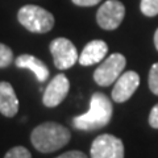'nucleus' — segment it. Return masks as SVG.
<instances>
[{
    "mask_svg": "<svg viewBox=\"0 0 158 158\" xmlns=\"http://www.w3.org/2000/svg\"><path fill=\"white\" fill-rule=\"evenodd\" d=\"M112 103L104 94L95 92L91 96L90 110L74 117L73 124L79 131H95L106 127L112 117Z\"/></svg>",
    "mask_w": 158,
    "mask_h": 158,
    "instance_id": "obj_1",
    "label": "nucleus"
},
{
    "mask_svg": "<svg viewBox=\"0 0 158 158\" xmlns=\"http://www.w3.org/2000/svg\"><path fill=\"white\" fill-rule=\"evenodd\" d=\"M71 138V133L66 127L58 123L48 121L36 127L31 135L33 146L41 153H52L63 148Z\"/></svg>",
    "mask_w": 158,
    "mask_h": 158,
    "instance_id": "obj_2",
    "label": "nucleus"
},
{
    "mask_svg": "<svg viewBox=\"0 0 158 158\" xmlns=\"http://www.w3.org/2000/svg\"><path fill=\"white\" fill-rule=\"evenodd\" d=\"M20 24L33 33H46L54 27V16L38 6H24L17 13Z\"/></svg>",
    "mask_w": 158,
    "mask_h": 158,
    "instance_id": "obj_3",
    "label": "nucleus"
},
{
    "mask_svg": "<svg viewBox=\"0 0 158 158\" xmlns=\"http://www.w3.org/2000/svg\"><path fill=\"white\" fill-rule=\"evenodd\" d=\"M127 59L120 53L111 54L110 57L103 63L98 66V69L94 71V81H95L99 86L107 87L113 85L117 78L121 75L125 69Z\"/></svg>",
    "mask_w": 158,
    "mask_h": 158,
    "instance_id": "obj_4",
    "label": "nucleus"
},
{
    "mask_svg": "<svg viewBox=\"0 0 158 158\" xmlns=\"http://www.w3.org/2000/svg\"><path fill=\"white\" fill-rule=\"evenodd\" d=\"M50 53L54 59V65L59 70H67L73 67L79 59L77 48L67 38L59 37L50 44Z\"/></svg>",
    "mask_w": 158,
    "mask_h": 158,
    "instance_id": "obj_5",
    "label": "nucleus"
},
{
    "mask_svg": "<svg viewBox=\"0 0 158 158\" xmlns=\"http://www.w3.org/2000/svg\"><path fill=\"white\" fill-rule=\"evenodd\" d=\"M125 16V7L118 0H108L98 9L96 21L106 31H115Z\"/></svg>",
    "mask_w": 158,
    "mask_h": 158,
    "instance_id": "obj_6",
    "label": "nucleus"
},
{
    "mask_svg": "<svg viewBox=\"0 0 158 158\" xmlns=\"http://www.w3.org/2000/svg\"><path fill=\"white\" fill-rule=\"evenodd\" d=\"M91 158H124V145L120 138L102 135L91 145Z\"/></svg>",
    "mask_w": 158,
    "mask_h": 158,
    "instance_id": "obj_7",
    "label": "nucleus"
},
{
    "mask_svg": "<svg viewBox=\"0 0 158 158\" xmlns=\"http://www.w3.org/2000/svg\"><path fill=\"white\" fill-rule=\"evenodd\" d=\"M69 90H70V82H69L65 74L56 75L52 79V82L48 85L45 91H44V96H42L44 106L49 108H54L59 106L67 96Z\"/></svg>",
    "mask_w": 158,
    "mask_h": 158,
    "instance_id": "obj_8",
    "label": "nucleus"
},
{
    "mask_svg": "<svg viewBox=\"0 0 158 158\" xmlns=\"http://www.w3.org/2000/svg\"><path fill=\"white\" fill-rule=\"evenodd\" d=\"M140 85V77L135 71H127L121 74L115 82L112 90V99L116 103H124L136 92Z\"/></svg>",
    "mask_w": 158,
    "mask_h": 158,
    "instance_id": "obj_9",
    "label": "nucleus"
},
{
    "mask_svg": "<svg viewBox=\"0 0 158 158\" xmlns=\"http://www.w3.org/2000/svg\"><path fill=\"white\" fill-rule=\"evenodd\" d=\"M108 52V46L102 40H94L90 41L79 54L78 62L82 66H91L94 63H99L103 61Z\"/></svg>",
    "mask_w": 158,
    "mask_h": 158,
    "instance_id": "obj_10",
    "label": "nucleus"
},
{
    "mask_svg": "<svg viewBox=\"0 0 158 158\" xmlns=\"http://www.w3.org/2000/svg\"><path fill=\"white\" fill-rule=\"evenodd\" d=\"M19 111V99L13 87L8 82H0V113L13 117Z\"/></svg>",
    "mask_w": 158,
    "mask_h": 158,
    "instance_id": "obj_11",
    "label": "nucleus"
},
{
    "mask_svg": "<svg viewBox=\"0 0 158 158\" xmlns=\"http://www.w3.org/2000/svg\"><path fill=\"white\" fill-rule=\"evenodd\" d=\"M16 66L20 69H28V70L34 73L38 82H46L49 78V74H50L48 66L41 59H38L33 56H29V54H23V56L17 57Z\"/></svg>",
    "mask_w": 158,
    "mask_h": 158,
    "instance_id": "obj_12",
    "label": "nucleus"
},
{
    "mask_svg": "<svg viewBox=\"0 0 158 158\" xmlns=\"http://www.w3.org/2000/svg\"><path fill=\"white\" fill-rule=\"evenodd\" d=\"M141 12L145 16H157L158 15V0H141L140 3Z\"/></svg>",
    "mask_w": 158,
    "mask_h": 158,
    "instance_id": "obj_13",
    "label": "nucleus"
},
{
    "mask_svg": "<svg viewBox=\"0 0 158 158\" xmlns=\"http://www.w3.org/2000/svg\"><path fill=\"white\" fill-rule=\"evenodd\" d=\"M13 61V53L7 45L0 44V69L8 67Z\"/></svg>",
    "mask_w": 158,
    "mask_h": 158,
    "instance_id": "obj_14",
    "label": "nucleus"
},
{
    "mask_svg": "<svg viewBox=\"0 0 158 158\" xmlns=\"http://www.w3.org/2000/svg\"><path fill=\"white\" fill-rule=\"evenodd\" d=\"M4 158H32V154L27 148L24 146H15L11 150L7 152Z\"/></svg>",
    "mask_w": 158,
    "mask_h": 158,
    "instance_id": "obj_15",
    "label": "nucleus"
},
{
    "mask_svg": "<svg viewBox=\"0 0 158 158\" xmlns=\"http://www.w3.org/2000/svg\"><path fill=\"white\" fill-rule=\"evenodd\" d=\"M149 88L153 94L158 95V62L152 66L149 71Z\"/></svg>",
    "mask_w": 158,
    "mask_h": 158,
    "instance_id": "obj_16",
    "label": "nucleus"
},
{
    "mask_svg": "<svg viewBox=\"0 0 158 158\" xmlns=\"http://www.w3.org/2000/svg\"><path fill=\"white\" fill-rule=\"evenodd\" d=\"M149 124L152 128L158 129V104H156L153 107L150 113H149Z\"/></svg>",
    "mask_w": 158,
    "mask_h": 158,
    "instance_id": "obj_17",
    "label": "nucleus"
},
{
    "mask_svg": "<svg viewBox=\"0 0 158 158\" xmlns=\"http://www.w3.org/2000/svg\"><path fill=\"white\" fill-rule=\"evenodd\" d=\"M57 158H87V156L85 154V153L79 152V150H71V152L63 153V154H61Z\"/></svg>",
    "mask_w": 158,
    "mask_h": 158,
    "instance_id": "obj_18",
    "label": "nucleus"
},
{
    "mask_svg": "<svg viewBox=\"0 0 158 158\" xmlns=\"http://www.w3.org/2000/svg\"><path fill=\"white\" fill-rule=\"evenodd\" d=\"M102 0H73V3L79 7H92V6H96Z\"/></svg>",
    "mask_w": 158,
    "mask_h": 158,
    "instance_id": "obj_19",
    "label": "nucleus"
},
{
    "mask_svg": "<svg viewBox=\"0 0 158 158\" xmlns=\"http://www.w3.org/2000/svg\"><path fill=\"white\" fill-rule=\"evenodd\" d=\"M154 46H156V49L158 50V29H157L156 33H154Z\"/></svg>",
    "mask_w": 158,
    "mask_h": 158,
    "instance_id": "obj_20",
    "label": "nucleus"
}]
</instances>
